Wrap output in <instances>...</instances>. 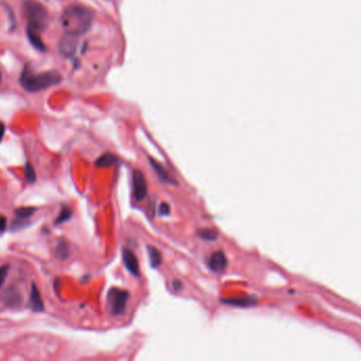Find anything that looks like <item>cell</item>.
Returning <instances> with one entry per match:
<instances>
[{
  "instance_id": "cell-1",
  "label": "cell",
  "mask_w": 361,
  "mask_h": 361,
  "mask_svg": "<svg viewBox=\"0 0 361 361\" xmlns=\"http://www.w3.org/2000/svg\"><path fill=\"white\" fill-rule=\"evenodd\" d=\"M94 15L88 7L81 5H70L61 15L60 22L67 34L80 36L86 34L93 22Z\"/></svg>"
},
{
  "instance_id": "cell-2",
  "label": "cell",
  "mask_w": 361,
  "mask_h": 361,
  "mask_svg": "<svg viewBox=\"0 0 361 361\" xmlns=\"http://www.w3.org/2000/svg\"><path fill=\"white\" fill-rule=\"evenodd\" d=\"M63 78L56 71H48L40 74H34L28 67L24 69L20 76L21 87L29 92H40L56 86Z\"/></svg>"
},
{
  "instance_id": "cell-3",
  "label": "cell",
  "mask_w": 361,
  "mask_h": 361,
  "mask_svg": "<svg viewBox=\"0 0 361 361\" xmlns=\"http://www.w3.org/2000/svg\"><path fill=\"white\" fill-rule=\"evenodd\" d=\"M25 12L29 21L28 27L40 32L49 24V14L45 7L36 0H29L25 4Z\"/></svg>"
},
{
  "instance_id": "cell-4",
  "label": "cell",
  "mask_w": 361,
  "mask_h": 361,
  "mask_svg": "<svg viewBox=\"0 0 361 361\" xmlns=\"http://www.w3.org/2000/svg\"><path fill=\"white\" fill-rule=\"evenodd\" d=\"M129 297V293L125 289L113 287L109 290L107 302H108L109 310L113 316H120L125 313Z\"/></svg>"
},
{
  "instance_id": "cell-5",
  "label": "cell",
  "mask_w": 361,
  "mask_h": 361,
  "mask_svg": "<svg viewBox=\"0 0 361 361\" xmlns=\"http://www.w3.org/2000/svg\"><path fill=\"white\" fill-rule=\"evenodd\" d=\"M132 184H133V194L137 201H144L145 198L147 197L148 193V185L147 181L144 173L141 170H135L132 173Z\"/></svg>"
},
{
  "instance_id": "cell-6",
  "label": "cell",
  "mask_w": 361,
  "mask_h": 361,
  "mask_svg": "<svg viewBox=\"0 0 361 361\" xmlns=\"http://www.w3.org/2000/svg\"><path fill=\"white\" fill-rule=\"evenodd\" d=\"M79 44V37L71 34H65L59 42V53L64 57H72Z\"/></svg>"
},
{
  "instance_id": "cell-7",
  "label": "cell",
  "mask_w": 361,
  "mask_h": 361,
  "mask_svg": "<svg viewBox=\"0 0 361 361\" xmlns=\"http://www.w3.org/2000/svg\"><path fill=\"white\" fill-rule=\"evenodd\" d=\"M227 264L228 262L225 253L221 250L212 252L208 260V266L210 268V271L216 274L224 273L227 267Z\"/></svg>"
},
{
  "instance_id": "cell-8",
  "label": "cell",
  "mask_w": 361,
  "mask_h": 361,
  "mask_svg": "<svg viewBox=\"0 0 361 361\" xmlns=\"http://www.w3.org/2000/svg\"><path fill=\"white\" fill-rule=\"evenodd\" d=\"M121 256L122 261H124V264L127 268V271L131 274L134 277H139L140 276V263L139 260H137L136 256L132 250L128 248H122L121 250Z\"/></svg>"
},
{
  "instance_id": "cell-9",
  "label": "cell",
  "mask_w": 361,
  "mask_h": 361,
  "mask_svg": "<svg viewBox=\"0 0 361 361\" xmlns=\"http://www.w3.org/2000/svg\"><path fill=\"white\" fill-rule=\"evenodd\" d=\"M30 306L34 312L40 313L44 310V304L41 299L40 289H38L35 283L31 284V293H30Z\"/></svg>"
},
{
  "instance_id": "cell-10",
  "label": "cell",
  "mask_w": 361,
  "mask_h": 361,
  "mask_svg": "<svg viewBox=\"0 0 361 361\" xmlns=\"http://www.w3.org/2000/svg\"><path fill=\"white\" fill-rule=\"evenodd\" d=\"M149 162H150V165H151L152 169L155 170V173L158 175V178L160 181H162L163 183H167V184H175L174 180L171 178L170 175L168 174V172L165 170L164 167L160 165L159 162H157L156 160L149 158Z\"/></svg>"
},
{
  "instance_id": "cell-11",
  "label": "cell",
  "mask_w": 361,
  "mask_h": 361,
  "mask_svg": "<svg viewBox=\"0 0 361 361\" xmlns=\"http://www.w3.org/2000/svg\"><path fill=\"white\" fill-rule=\"evenodd\" d=\"M222 303L233 305V306H240V307H247L257 304V298L253 296L237 298V299H224L222 300Z\"/></svg>"
},
{
  "instance_id": "cell-12",
  "label": "cell",
  "mask_w": 361,
  "mask_h": 361,
  "mask_svg": "<svg viewBox=\"0 0 361 361\" xmlns=\"http://www.w3.org/2000/svg\"><path fill=\"white\" fill-rule=\"evenodd\" d=\"M2 300L4 301V303L6 305L16 306L21 302V297H20L19 293L16 289L13 288V287H10V288H7L3 293Z\"/></svg>"
},
{
  "instance_id": "cell-13",
  "label": "cell",
  "mask_w": 361,
  "mask_h": 361,
  "mask_svg": "<svg viewBox=\"0 0 361 361\" xmlns=\"http://www.w3.org/2000/svg\"><path fill=\"white\" fill-rule=\"evenodd\" d=\"M27 34H28V38H29L31 44H32L35 49H37L38 51H42V52L45 50V45L43 44L41 37H40V33L37 32V31L33 30L32 28L28 27L27 28Z\"/></svg>"
},
{
  "instance_id": "cell-14",
  "label": "cell",
  "mask_w": 361,
  "mask_h": 361,
  "mask_svg": "<svg viewBox=\"0 0 361 361\" xmlns=\"http://www.w3.org/2000/svg\"><path fill=\"white\" fill-rule=\"evenodd\" d=\"M118 158L117 156L112 155L110 152L104 153L103 156L99 157L96 160H95V166L97 167H111L113 165H115L118 163Z\"/></svg>"
},
{
  "instance_id": "cell-15",
  "label": "cell",
  "mask_w": 361,
  "mask_h": 361,
  "mask_svg": "<svg viewBox=\"0 0 361 361\" xmlns=\"http://www.w3.org/2000/svg\"><path fill=\"white\" fill-rule=\"evenodd\" d=\"M148 256H149V260L152 267H159L162 263L163 258H162V253L160 251L155 247V246H148Z\"/></svg>"
},
{
  "instance_id": "cell-16",
  "label": "cell",
  "mask_w": 361,
  "mask_h": 361,
  "mask_svg": "<svg viewBox=\"0 0 361 361\" xmlns=\"http://www.w3.org/2000/svg\"><path fill=\"white\" fill-rule=\"evenodd\" d=\"M198 236L204 241H216L219 237V233L212 228H203L199 230Z\"/></svg>"
},
{
  "instance_id": "cell-17",
  "label": "cell",
  "mask_w": 361,
  "mask_h": 361,
  "mask_svg": "<svg viewBox=\"0 0 361 361\" xmlns=\"http://www.w3.org/2000/svg\"><path fill=\"white\" fill-rule=\"evenodd\" d=\"M70 245H69L67 242L65 241H60L58 243V245L56 246V257L60 260H66L70 256Z\"/></svg>"
},
{
  "instance_id": "cell-18",
  "label": "cell",
  "mask_w": 361,
  "mask_h": 361,
  "mask_svg": "<svg viewBox=\"0 0 361 361\" xmlns=\"http://www.w3.org/2000/svg\"><path fill=\"white\" fill-rule=\"evenodd\" d=\"M35 211H36V209L34 208V207L26 206V207H19V208H17L14 211V213L17 218H19L21 220H26L30 217H32L35 213Z\"/></svg>"
},
{
  "instance_id": "cell-19",
  "label": "cell",
  "mask_w": 361,
  "mask_h": 361,
  "mask_svg": "<svg viewBox=\"0 0 361 361\" xmlns=\"http://www.w3.org/2000/svg\"><path fill=\"white\" fill-rule=\"evenodd\" d=\"M72 208L69 206H64L63 208L60 209V212L58 214V218L55 221V224H61V223L67 222L71 219L72 217Z\"/></svg>"
},
{
  "instance_id": "cell-20",
  "label": "cell",
  "mask_w": 361,
  "mask_h": 361,
  "mask_svg": "<svg viewBox=\"0 0 361 361\" xmlns=\"http://www.w3.org/2000/svg\"><path fill=\"white\" fill-rule=\"evenodd\" d=\"M25 176H26V180L29 184H33L35 183L36 181V172H35V169L34 167L32 166V164L31 163H27L26 166H25Z\"/></svg>"
},
{
  "instance_id": "cell-21",
  "label": "cell",
  "mask_w": 361,
  "mask_h": 361,
  "mask_svg": "<svg viewBox=\"0 0 361 361\" xmlns=\"http://www.w3.org/2000/svg\"><path fill=\"white\" fill-rule=\"evenodd\" d=\"M7 273H9V265H3L0 267V288L2 287V285L5 282Z\"/></svg>"
},
{
  "instance_id": "cell-22",
  "label": "cell",
  "mask_w": 361,
  "mask_h": 361,
  "mask_svg": "<svg viewBox=\"0 0 361 361\" xmlns=\"http://www.w3.org/2000/svg\"><path fill=\"white\" fill-rule=\"evenodd\" d=\"M159 211H160V216H168V214L171 211L170 206H169V204H167V203H162L159 207Z\"/></svg>"
},
{
  "instance_id": "cell-23",
  "label": "cell",
  "mask_w": 361,
  "mask_h": 361,
  "mask_svg": "<svg viewBox=\"0 0 361 361\" xmlns=\"http://www.w3.org/2000/svg\"><path fill=\"white\" fill-rule=\"evenodd\" d=\"M25 223H27V222H24V220H22V221H16V222H13L12 223V229L13 230H15V229H19V228H24V227H26V224H25Z\"/></svg>"
},
{
  "instance_id": "cell-24",
  "label": "cell",
  "mask_w": 361,
  "mask_h": 361,
  "mask_svg": "<svg viewBox=\"0 0 361 361\" xmlns=\"http://www.w3.org/2000/svg\"><path fill=\"white\" fill-rule=\"evenodd\" d=\"M6 228V219L0 214V232H4Z\"/></svg>"
},
{
  "instance_id": "cell-25",
  "label": "cell",
  "mask_w": 361,
  "mask_h": 361,
  "mask_svg": "<svg viewBox=\"0 0 361 361\" xmlns=\"http://www.w3.org/2000/svg\"><path fill=\"white\" fill-rule=\"evenodd\" d=\"M172 287H173V289L174 290H181L182 289V287H183V284L180 282V281H178V280H176V281H174L173 282V284H172Z\"/></svg>"
},
{
  "instance_id": "cell-26",
  "label": "cell",
  "mask_w": 361,
  "mask_h": 361,
  "mask_svg": "<svg viewBox=\"0 0 361 361\" xmlns=\"http://www.w3.org/2000/svg\"><path fill=\"white\" fill-rule=\"evenodd\" d=\"M4 133H5V125L2 121H0V142H1Z\"/></svg>"
},
{
  "instance_id": "cell-27",
  "label": "cell",
  "mask_w": 361,
  "mask_h": 361,
  "mask_svg": "<svg viewBox=\"0 0 361 361\" xmlns=\"http://www.w3.org/2000/svg\"><path fill=\"white\" fill-rule=\"evenodd\" d=\"M0 82H1V72H0Z\"/></svg>"
}]
</instances>
